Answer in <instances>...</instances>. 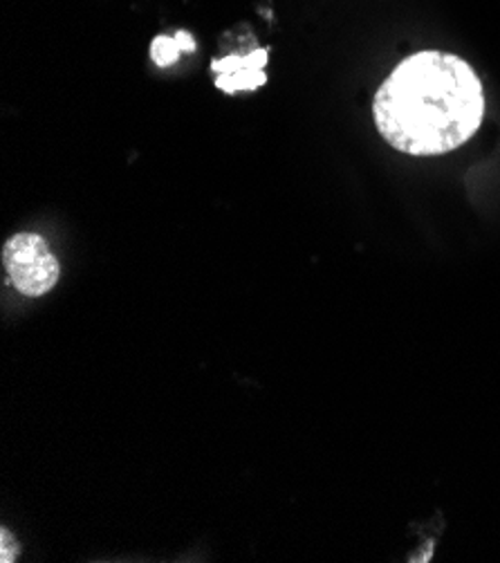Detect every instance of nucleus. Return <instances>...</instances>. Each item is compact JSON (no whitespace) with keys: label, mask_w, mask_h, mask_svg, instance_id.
I'll list each match as a JSON object with an SVG mask.
<instances>
[{"label":"nucleus","mask_w":500,"mask_h":563,"mask_svg":"<svg viewBox=\"0 0 500 563\" xmlns=\"http://www.w3.org/2000/svg\"><path fill=\"white\" fill-rule=\"evenodd\" d=\"M375 124L396 151L429 157L469 142L485 118V95L467 62L447 52L404 59L375 95Z\"/></svg>","instance_id":"f257e3e1"},{"label":"nucleus","mask_w":500,"mask_h":563,"mask_svg":"<svg viewBox=\"0 0 500 563\" xmlns=\"http://www.w3.org/2000/svg\"><path fill=\"white\" fill-rule=\"evenodd\" d=\"M3 265L12 286L25 297H43L59 284L62 265L36 234H16L3 247Z\"/></svg>","instance_id":"f03ea898"},{"label":"nucleus","mask_w":500,"mask_h":563,"mask_svg":"<svg viewBox=\"0 0 500 563\" xmlns=\"http://www.w3.org/2000/svg\"><path fill=\"white\" fill-rule=\"evenodd\" d=\"M269 49H254L247 54H230L225 59L213 62L211 70L218 75L215 86L227 95H236L241 90H256L267 81L265 66L269 59Z\"/></svg>","instance_id":"7ed1b4c3"},{"label":"nucleus","mask_w":500,"mask_h":563,"mask_svg":"<svg viewBox=\"0 0 500 563\" xmlns=\"http://www.w3.org/2000/svg\"><path fill=\"white\" fill-rule=\"evenodd\" d=\"M193 49H196V41L185 30H180L176 36H157L151 43V56L159 68L174 66L180 59L182 52H193Z\"/></svg>","instance_id":"20e7f679"}]
</instances>
